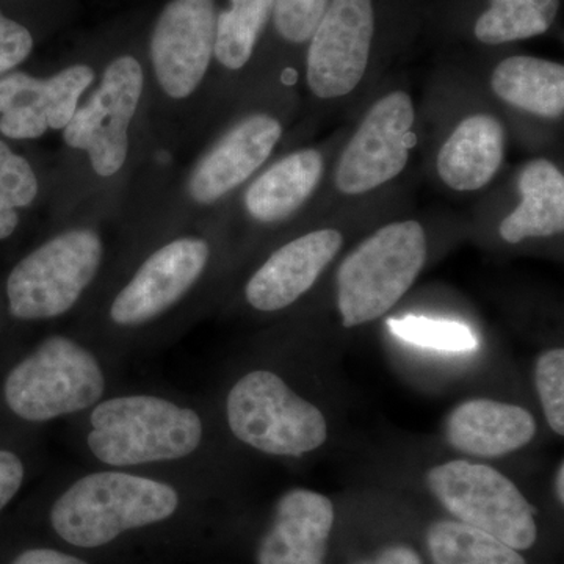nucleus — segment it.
I'll list each match as a JSON object with an SVG mask.
<instances>
[{"label":"nucleus","instance_id":"obj_1","mask_svg":"<svg viewBox=\"0 0 564 564\" xmlns=\"http://www.w3.org/2000/svg\"><path fill=\"white\" fill-rule=\"evenodd\" d=\"M204 436L195 408L161 393L128 392L106 395L88 411L84 444L101 467L140 470L187 462Z\"/></svg>","mask_w":564,"mask_h":564},{"label":"nucleus","instance_id":"obj_2","mask_svg":"<svg viewBox=\"0 0 564 564\" xmlns=\"http://www.w3.org/2000/svg\"><path fill=\"white\" fill-rule=\"evenodd\" d=\"M181 505V489L166 478L99 467L74 478L55 497L50 522L66 544L93 551L122 534L170 521Z\"/></svg>","mask_w":564,"mask_h":564},{"label":"nucleus","instance_id":"obj_3","mask_svg":"<svg viewBox=\"0 0 564 564\" xmlns=\"http://www.w3.org/2000/svg\"><path fill=\"white\" fill-rule=\"evenodd\" d=\"M107 391L98 352L68 334H51L7 375L3 400L22 422L44 425L87 414Z\"/></svg>","mask_w":564,"mask_h":564},{"label":"nucleus","instance_id":"obj_4","mask_svg":"<svg viewBox=\"0 0 564 564\" xmlns=\"http://www.w3.org/2000/svg\"><path fill=\"white\" fill-rule=\"evenodd\" d=\"M419 221L389 223L362 240L337 270V306L345 328L377 321L413 288L426 261Z\"/></svg>","mask_w":564,"mask_h":564},{"label":"nucleus","instance_id":"obj_5","mask_svg":"<svg viewBox=\"0 0 564 564\" xmlns=\"http://www.w3.org/2000/svg\"><path fill=\"white\" fill-rule=\"evenodd\" d=\"M106 247L91 228L51 237L21 259L7 278L10 314L17 321L52 322L69 314L101 272Z\"/></svg>","mask_w":564,"mask_h":564},{"label":"nucleus","instance_id":"obj_6","mask_svg":"<svg viewBox=\"0 0 564 564\" xmlns=\"http://www.w3.org/2000/svg\"><path fill=\"white\" fill-rule=\"evenodd\" d=\"M226 421L240 443L272 456L299 458L328 437L322 411L265 369L251 370L232 384L226 395Z\"/></svg>","mask_w":564,"mask_h":564},{"label":"nucleus","instance_id":"obj_7","mask_svg":"<svg viewBox=\"0 0 564 564\" xmlns=\"http://www.w3.org/2000/svg\"><path fill=\"white\" fill-rule=\"evenodd\" d=\"M426 484L456 521L484 530L519 552L536 544V510L521 489L494 467L456 459L433 467Z\"/></svg>","mask_w":564,"mask_h":564},{"label":"nucleus","instance_id":"obj_8","mask_svg":"<svg viewBox=\"0 0 564 564\" xmlns=\"http://www.w3.org/2000/svg\"><path fill=\"white\" fill-rule=\"evenodd\" d=\"M209 261L210 245L202 237H176L155 248L111 299L110 325L121 333L158 325L195 289Z\"/></svg>","mask_w":564,"mask_h":564},{"label":"nucleus","instance_id":"obj_9","mask_svg":"<svg viewBox=\"0 0 564 564\" xmlns=\"http://www.w3.org/2000/svg\"><path fill=\"white\" fill-rule=\"evenodd\" d=\"M144 90V73L132 55H121L104 70L98 87L77 107L63 140L87 154L93 172L117 176L129 155V131Z\"/></svg>","mask_w":564,"mask_h":564},{"label":"nucleus","instance_id":"obj_10","mask_svg":"<svg viewBox=\"0 0 564 564\" xmlns=\"http://www.w3.org/2000/svg\"><path fill=\"white\" fill-rule=\"evenodd\" d=\"M414 118L408 93L392 91L378 99L340 155L337 188L345 195H362L395 180L415 143Z\"/></svg>","mask_w":564,"mask_h":564},{"label":"nucleus","instance_id":"obj_11","mask_svg":"<svg viewBox=\"0 0 564 564\" xmlns=\"http://www.w3.org/2000/svg\"><path fill=\"white\" fill-rule=\"evenodd\" d=\"M375 31L372 0H332L311 36L306 80L321 99L350 95L366 74Z\"/></svg>","mask_w":564,"mask_h":564},{"label":"nucleus","instance_id":"obj_12","mask_svg":"<svg viewBox=\"0 0 564 564\" xmlns=\"http://www.w3.org/2000/svg\"><path fill=\"white\" fill-rule=\"evenodd\" d=\"M214 0H173L155 22L150 43L159 87L172 99L198 90L215 51Z\"/></svg>","mask_w":564,"mask_h":564},{"label":"nucleus","instance_id":"obj_13","mask_svg":"<svg viewBox=\"0 0 564 564\" xmlns=\"http://www.w3.org/2000/svg\"><path fill=\"white\" fill-rule=\"evenodd\" d=\"M95 82L88 65H70L47 79L9 73L0 77V133L13 140H35L63 131Z\"/></svg>","mask_w":564,"mask_h":564},{"label":"nucleus","instance_id":"obj_14","mask_svg":"<svg viewBox=\"0 0 564 564\" xmlns=\"http://www.w3.org/2000/svg\"><path fill=\"white\" fill-rule=\"evenodd\" d=\"M282 126L267 113H252L234 124L192 170V202L210 206L250 180L280 143Z\"/></svg>","mask_w":564,"mask_h":564},{"label":"nucleus","instance_id":"obj_15","mask_svg":"<svg viewBox=\"0 0 564 564\" xmlns=\"http://www.w3.org/2000/svg\"><path fill=\"white\" fill-rule=\"evenodd\" d=\"M344 236L318 229L282 245L252 273L245 299L259 313H278L311 291L323 270L340 251Z\"/></svg>","mask_w":564,"mask_h":564},{"label":"nucleus","instance_id":"obj_16","mask_svg":"<svg viewBox=\"0 0 564 564\" xmlns=\"http://www.w3.org/2000/svg\"><path fill=\"white\" fill-rule=\"evenodd\" d=\"M334 521V505L323 494L303 488L282 494L259 540L256 562L325 564Z\"/></svg>","mask_w":564,"mask_h":564},{"label":"nucleus","instance_id":"obj_17","mask_svg":"<svg viewBox=\"0 0 564 564\" xmlns=\"http://www.w3.org/2000/svg\"><path fill=\"white\" fill-rule=\"evenodd\" d=\"M536 421L525 408L496 400H467L448 414L445 440L462 454L499 458L532 443Z\"/></svg>","mask_w":564,"mask_h":564},{"label":"nucleus","instance_id":"obj_18","mask_svg":"<svg viewBox=\"0 0 564 564\" xmlns=\"http://www.w3.org/2000/svg\"><path fill=\"white\" fill-rule=\"evenodd\" d=\"M507 135L492 115L477 113L456 126L437 154V173L456 192H475L494 180L505 158Z\"/></svg>","mask_w":564,"mask_h":564},{"label":"nucleus","instance_id":"obj_19","mask_svg":"<svg viewBox=\"0 0 564 564\" xmlns=\"http://www.w3.org/2000/svg\"><path fill=\"white\" fill-rule=\"evenodd\" d=\"M322 176L321 152H292L256 177L245 193V207L259 223L288 220L313 195Z\"/></svg>","mask_w":564,"mask_h":564},{"label":"nucleus","instance_id":"obj_20","mask_svg":"<svg viewBox=\"0 0 564 564\" xmlns=\"http://www.w3.org/2000/svg\"><path fill=\"white\" fill-rule=\"evenodd\" d=\"M522 202L500 223L499 234L507 243H521L532 237H552L564 229V176L551 161L536 159L519 174Z\"/></svg>","mask_w":564,"mask_h":564},{"label":"nucleus","instance_id":"obj_21","mask_svg":"<svg viewBox=\"0 0 564 564\" xmlns=\"http://www.w3.org/2000/svg\"><path fill=\"white\" fill-rule=\"evenodd\" d=\"M494 93L518 109L543 118H560L564 111V66L544 58H505L494 69Z\"/></svg>","mask_w":564,"mask_h":564},{"label":"nucleus","instance_id":"obj_22","mask_svg":"<svg viewBox=\"0 0 564 564\" xmlns=\"http://www.w3.org/2000/svg\"><path fill=\"white\" fill-rule=\"evenodd\" d=\"M426 549L433 564H527L521 552L456 519L433 522Z\"/></svg>","mask_w":564,"mask_h":564},{"label":"nucleus","instance_id":"obj_23","mask_svg":"<svg viewBox=\"0 0 564 564\" xmlns=\"http://www.w3.org/2000/svg\"><path fill=\"white\" fill-rule=\"evenodd\" d=\"M558 9L560 0H492L475 24V36L492 46L533 39L551 29Z\"/></svg>","mask_w":564,"mask_h":564},{"label":"nucleus","instance_id":"obj_24","mask_svg":"<svg viewBox=\"0 0 564 564\" xmlns=\"http://www.w3.org/2000/svg\"><path fill=\"white\" fill-rule=\"evenodd\" d=\"M231 7L217 17L214 55L225 68L242 69L250 62L263 25L273 13L274 0H229Z\"/></svg>","mask_w":564,"mask_h":564},{"label":"nucleus","instance_id":"obj_25","mask_svg":"<svg viewBox=\"0 0 564 564\" xmlns=\"http://www.w3.org/2000/svg\"><path fill=\"white\" fill-rule=\"evenodd\" d=\"M39 177L28 159L0 140V240L9 239L20 225L21 209L39 196Z\"/></svg>","mask_w":564,"mask_h":564},{"label":"nucleus","instance_id":"obj_26","mask_svg":"<svg viewBox=\"0 0 564 564\" xmlns=\"http://www.w3.org/2000/svg\"><path fill=\"white\" fill-rule=\"evenodd\" d=\"M388 326L397 337L419 347L452 352L470 351L478 347L473 329L458 322L408 315L389 318Z\"/></svg>","mask_w":564,"mask_h":564},{"label":"nucleus","instance_id":"obj_27","mask_svg":"<svg viewBox=\"0 0 564 564\" xmlns=\"http://www.w3.org/2000/svg\"><path fill=\"white\" fill-rule=\"evenodd\" d=\"M534 383L549 425L558 436L564 434V351H544L534 367Z\"/></svg>","mask_w":564,"mask_h":564},{"label":"nucleus","instance_id":"obj_28","mask_svg":"<svg viewBox=\"0 0 564 564\" xmlns=\"http://www.w3.org/2000/svg\"><path fill=\"white\" fill-rule=\"evenodd\" d=\"M329 0H274V28L282 39L304 43L328 9Z\"/></svg>","mask_w":564,"mask_h":564},{"label":"nucleus","instance_id":"obj_29","mask_svg":"<svg viewBox=\"0 0 564 564\" xmlns=\"http://www.w3.org/2000/svg\"><path fill=\"white\" fill-rule=\"evenodd\" d=\"M32 51V33L0 11V77L21 65Z\"/></svg>","mask_w":564,"mask_h":564},{"label":"nucleus","instance_id":"obj_30","mask_svg":"<svg viewBox=\"0 0 564 564\" xmlns=\"http://www.w3.org/2000/svg\"><path fill=\"white\" fill-rule=\"evenodd\" d=\"M28 467L17 452L0 448V513L21 491Z\"/></svg>","mask_w":564,"mask_h":564},{"label":"nucleus","instance_id":"obj_31","mask_svg":"<svg viewBox=\"0 0 564 564\" xmlns=\"http://www.w3.org/2000/svg\"><path fill=\"white\" fill-rule=\"evenodd\" d=\"M352 564H423V560L411 545L397 543L384 545L372 558Z\"/></svg>","mask_w":564,"mask_h":564},{"label":"nucleus","instance_id":"obj_32","mask_svg":"<svg viewBox=\"0 0 564 564\" xmlns=\"http://www.w3.org/2000/svg\"><path fill=\"white\" fill-rule=\"evenodd\" d=\"M11 564H90L79 556L70 555L68 552L57 549L35 547L22 552Z\"/></svg>","mask_w":564,"mask_h":564},{"label":"nucleus","instance_id":"obj_33","mask_svg":"<svg viewBox=\"0 0 564 564\" xmlns=\"http://www.w3.org/2000/svg\"><path fill=\"white\" fill-rule=\"evenodd\" d=\"M555 496L560 505L564 503V464H560L555 477Z\"/></svg>","mask_w":564,"mask_h":564}]
</instances>
